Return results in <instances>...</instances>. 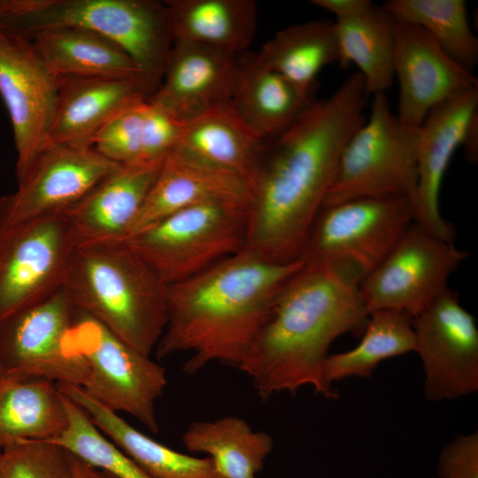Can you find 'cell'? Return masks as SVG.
<instances>
[{
	"label": "cell",
	"instance_id": "obj_6",
	"mask_svg": "<svg viewBox=\"0 0 478 478\" xmlns=\"http://www.w3.org/2000/svg\"><path fill=\"white\" fill-rule=\"evenodd\" d=\"M418 140L419 127L400 121L386 94L374 95L368 120L341 152L322 206L361 198H408L413 204Z\"/></svg>",
	"mask_w": 478,
	"mask_h": 478
},
{
	"label": "cell",
	"instance_id": "obj_40",
	"mask_svg": "<svg viewBox=\"0 0 478 478\" xmlns=\"http://www.w3.org/2000/svg\"><path fill=\"white\" fill-rule=\"evenodd\" d=\"M2 379H3V374H2V369H1V366H0V382H1Z\"/></svg>",
	"mask_w": 478,
	"mask_h": 478
},
{
	"label": "cell",
	"instance_id": "obj_23",
	"mask_svg": "<svg viewBox=\"0 0 478 478\" xmlns=\"http://www.w3.org/2000/svg\"><path fill=\"white\" fill-rule=\"evenodd\" d=\"M95 426L153 478H221L210 458L174 451L143 434L81 387L57 383Z\"/></svg>",
	"mask_w": 478,
	"mask_h": 478
},
{
	"label": "cell",
	"instance_id": "obj_35",
	"mask_svg": "<svg viewBox=\"0 0 478 478\" xmlns=\"http://www.w3.org/2000/svg\"><path fill=\"white\" fill-rule=\"evenodd\" d=\"M146 101L139 102L114 117L96 135L93 148L120 164H143L146 158Z\"/></svg>",
	"mask_w": 478,
	"mask_h": 478
},
{
	"label": "cell",
	"instance_id": "obj_39",
	"mask_svg": "<svg viewBox=\"0 0 478 478\" xmlns=\"http://www.w3.org/2000/svg\"><path fill=\"white\" fill-rule=\"evenodd\" d=\"M462 146L466 159L474 163L478 158V118L469 127Z\"/></svg>",
	"mask_w": 478,
	"mask_h": 478
},
{
	"label": "cell",
	"instance_id": "obj_38",
	"mask_svg": "<svg viewBox=\"0 0 478 478\" xmlns=\"http://www.w3.org/2000/svg\"><path fill=\"white\" fill-rule=\"evenodd\" d=\"M72 454V453H71ZM71 478H115L72 454Z\"/></svg>",
	"mask_w": 478,
	"mask_h": 478
},
{
	"label": "cell",
	"instance_id": "obj_26",
	"mask_svg": "<svg viewBox=\"0 0 478 478\" xmlns=\"http://www.w3.org/2000/svg\"><path fill=\"white\" fill-rule=\"evenodd\" d=\"M68 424L64 395L46 379H9L0 382V445L50 441Z\"/></svg>",
	"mask_w": 478,
	"mask_h": 478
},
{
	"label": "cell",
	"instance_id": "obj_33",
	"mask_svg": "<svg viewBox=\"0 0 478 478\" xmlns=\"http://www.w3.org/2000/svg\"><path fill=\"white\" fill-rule=\"evenodd\" d=\"M63 395L68 417L67 427L59 436L47 442L61 446L115 478H153L108 439L82 408L66 394Z\"/></svg>",
	"mask_w": 478,
	"mask_h": 478
},
{
	"label": "cell",
	"instance_id": "obj_36",
	"mask_svg": "<svg viewBox=\"0 0 478 478\" xmlns=\"http://www.w3.org/2000/svg\"><path fill=\"white\" fill-rule=\"evenodd\" d=\"M439 478H478V432L459 434L441 451Z\"/></svg>",
	"mask_w": 478,
	"mask_h": 478
},
{
	"label": "cell",
	"instance_id": "obj_27",
	"mask_svg": "<svg viewBox=\"0 0 478 478\" xmlns=\"http://www.w3.org/2000/svg\"><path fill=\"white\" fill-rule=\"evenodd\" d=\"M181 441L189 451L206 454L221 478H257L274 447L269 434L234 415L191 422Z\"/></svg>",
	"mask_w": 478,
	"mask_h": 478
},
{
	"label": "cell",
	"instance_id": "obj_7",
	"mask_svg": "<svg viewBox=\"0 0 478 478\" xmlns=\"http://www.w3.org/2000/svg\"><path fill=\"white\" fill-rule=\"evenodd\" d=\"M414 222L408 198H361L322 206L309 231L302 259L331 269L358 286Z\"/></svg>",
	"mask_w": 478,
	"mask_h": 478
},
{
	"label": "cell",
	"instance_id": "obj_13",
	"mask_svg": "<svg viewBox=\"0 0 478 478\" xmlns=\"http://www.w3.org/2000/svg\"><path fill=\"white\" fill-rule=\"evenodd\" d=\"M75 313L62 287L0 322L3 378H41L82 387L87 377L83 360L67 358L62 351V340Z\"/></svg>",
	"mask_w": 478,
	"mask_h": 478
},
{
	"label": "cell",
	"instance_id": "obj_3",
	"mask_svg": "<svg viewBox=\"0 0 478 478\" xmlns=\"http://www.w3.org/2000/svg\"><path fill=\"white\" fill-rule=\"evenodd\" d=\"M367 320L357 284L331 269L305 264L282 289L238 368L263 399L295 394L303 386L337 398L324 379L328 349L342 334L365 329Z\"/></svg>",
	"mask_w": 478,
	"mask_h": 478
},
{
	"label": "cell",
	"instance_id": "obj_15",
	"mask_svg": "<svg viewBox=\"0 0 478 478\" xmlns=\"http://www.w3.org/2000/svg\"><path fill=\"white\" fill-rule=\"evenodd\" d=\"M120 166L93 147L51 145L38 157L17 189L0 197V231L65 213Z\"/></svg>",
	"mask_w": 478,
	"mask_h": 478
},
{
	"label": "cell",
	"instance_id": "obj_12",
	"mask_svg": "<svg viewBox=\"0 0 478 478\" xmlns=\"http://www.w3.org/2000/svg\"><path fill=\"white\" fill-rule=\"evenodd\" d=\"M58 91L59 78L47 67L32 41L0 32V96L13 130L17 184L51 146Z\"/></svg>",
	"mask_w": 478,
	"mask_h": 478
},
{
	"label": "cell",
	"instance_id": "obj_18",
	"mask_svg": "<svg viewBox=\"0 0 478 478\" xmlns=\"http://www.w3.org/2000/svg\"><path fill=\"white\" fill-rule=\"evenodd\" d=\"M237 56L189 42H173L162 81L148 100L183 123L231 101Z\"/></svg>",
	"mask_w": 478,
	"mask_h": 478
},
{
	"label": "cell",
	"instance_id": "obj_31",
	"mask_svg": "<svg viewBox=\"0 0 478 478\" xmlns=\"http://www.w3.org/2000/svg\"><path fill=\"white\" fill-rule=\"evenodd\" d=\"M364 330L355 348L327 357L323 373L328 384L348 377L367 378L382 360L415 351L412 317L406 312H371Z\"/></svg>",
	"mask_w": 478,
	"mask_h": 478
},
{
	"label": "cell",
	"instance_id": "obj_2",
	"mask_svg": "<svg viewBox=\"0 0 478 478\" xmlns=\"http://www.w3.org/2000/svg\"><path fill=\"white\" fill-rule=\"evenodd\" d=\"M304 266L303 259L277 263L243 248L167 285V320L157 358L189 352L183 366L189 374L214 362L238 367L282 289Z\"/></svg>",
	"mask_w": 478,
	"mask_h": 478
},
{
	"label": "cell",
	"instance_id": "obj_30",
	"mask_svg": "<svg viewBox=\"0 0 478 478\" xmlns=\"http://www.w3.org/2000/svg\"><path fill=\"white\" fill-rule=\"evenodd\" d=\"M266 67L305 90H313L317 74L340 59L335 23L313 20L278 31L256 54Z\"/></svg>",
	"mask_w": 478,
	"mask_h": 478
},
{
	"label": "cell",
	"instance_id": "obj_8",
	"mask_svg": "<svg viewBox=\"0 0 478 478\" xmlns=\"http://www.w3.org/2000/svg\"><path fill=\"white\" fill-rule=\"evenodd\" d=\"M62 351L67 358L83 360L87 377L81 388L89 396L158 433L156 404L167 384L162 366L78 310L62 340Z\"/></svg>",
	"mask_w": 478,
	"mask_h": 478
},
{
	"label": "cell",
	"instance_id": "obj_37",
	"mask_svg": "<svg viewBox=\"0 0 478 478\" xmlns=\"http://www.w3.org/2000/svg\"><path fill=\"white\" fill-rule=\"evenodd\" d=\"M311 3L331 12L336 19L361 14L374 5L369 0H312Z\"/></svg>",
	"mask_w": 478,
	"mask_h": 478
},
{
	"label": "cell",
	"instance_id": "obj_25",
	"mask_svg": "<svg viewBox=\"0 0 478 478\" xmlns=\"http://www.w3.org/2000/svg\"><path fill=\"white\" fill-rule=\"evenodd\" d=\"M31 41L47 67L58 78H143L129 55L98 33L61 27L40 32Z\"/></svg>",
	"mask_w": 478,
	"mask_h": 478
},
{
	"label": "cell",
	"instance_id": "obj_16",
	"mask_svg": "<svg viewBox=\"0 0 478 478\" xmlns=\"http://www.w3.org/2000/svg\"><path fill=\"white\" fill-rule=\"evenodd\" d=\"M394 76L399 85L397 117L420 127L436 106L478 88L471 71L450 58L420 27L396 21Z\"/></svg>",
	"mask_w": 478,
	"mask_h": 478
},
{
	"label": "cell",
	"instance_id": "obj_9",
	"mask_svg": "<svg viewBox=\"0 0 478 478\" xmlns=\"http://www.w3.org/2000/svg\"><path fill=\"white\" fill-rule=\"evenodd\" d=\"M246 230V200H220L170 214L127 242L170 285L243 250Z\"/></svg>",
	"mask_w": 478,
	"mask_h": 478
},
{
	"label": "cell",
	"instance_id": "obj_4",
	"mask_svg": "<svg viewBox=\"0 0 478 478\" xmlns=\"http://www.w3.org/2000/svg\"><path fill=\"white\" fill-rule=\"evenodd\" d=\"M73 307L150 356L167 320V284L127 241L77 245L63 285Z\"/></svg>",
	"mask_w": 478,
	"mask_h": 478
},
{
	"label": "cell",
	"instance_id": "obj_34",
	"mask_svg": "<svg viewBox=\"0 0 478 478\" xmlns=\"http://www.w3.org/2000/svg\"><path fill=\"white\" fill-rule=\"evenodd\" d=\"M72 454L47 441L0 445V478H71Z\"/></svg>",
	"mask_w": 478,
	"mask_h": 478
},
{
	"label": "cell",
	"instance_id": "obj_20",
	"mask_svg": "<svg viewBox=\"0 0 478 478\" xmlns=\"http://www.w3.org/2000/svg\"><path fill=\"white\" fill-rule=\"evenodd\" d=\"M150 96L142 77H59L51 145L91 148L97 133L110 120Z\"/></svg>",
	"mask_w": 478,
	"mask_h": 478
},
{
	"label": "cell",
	"instance_id": "obj_17",
	"mask_svg": "<svg viewBox=\"0 0 478 478\" xmlns=\"http://www.w3.org/2000/svg\"><path fill=\"white\" fill-rule=\"evenodd\" d=\"M477 118L478 88L434 108L419 127L414 221L450 242L454 230L440 213L441 184L451 157Z\"/></svg>",
	"mask_w": 478,
	"mask_h": 478
},
{
	"label": "cell",
	"instance_id": "obj_24",
	"mask_svg": "<svg viewBox=\"0 0 478 478\" xmlns=\"http://www.w3.org/2000/svg\"><path fill=\"white\" fill-rule=\"evenodd\" d=\"M165 4L173 42L239 55L252 41L257 19L252 0H169Z\"/></svg>",
	"mask_w": 478,
	"mask_h": 478
},
{
	"label": "cell",
	"instance_id": "obj_14",
	"mask_svg": "<svg viewBox=\"0 0 478 478\" xmlns=\"http://www.w3.org/2000/svg\"><path fill=\"white\" fill-rule=\"evenodd\" d=\"M415 351L430 401L454 399L478 389V328L474 317L446 287L412 318Z\"/></svg>",
	"mask_w": 478,
	"mask_h": 478
},
{
	"label": "cell",
	"instance_id": "obj_10",
	"mask_svg": "<svg viewBox=\"0 0 478 478\" xmlns=\"http://www.w3.org/2000/svg\"><path fill=\"white\" fill-rule=\"evenodd\" d=\"M76 247L64 213L0 231V322L61 289Z\"/></svg>",
	"mask_w": 478,
	"mask_h": 478
},
{
	"label": "cell",
	"instance_id": "obj_22",
	"mask_svg": "<svg viewBox=\"0 0 478 478\" xmlns=\"http://www.w3.org/2000/svg\"><path fill=\"white\" fill-rule=\"evenodd\" d=\"M313 102L312 91L298 87L269 69L257 55L243 52L237 56L230 104L263 141L286 131Z\"/></svg>",
	"mask_w": 478,
	"mask_h": 478
},
{
	"label": "cell",
	"instance_id": "obj_5",
	"mask_svg": "<svg viewBox=\"0 0 478 478\" xmlns=\"http://www.w3.org/2000/svg\"><path fill=\"white\" fill-rule=\"evenodd\" d=\"M98 33L119 44L153 94L173 42L167 7L153 0H0V32L31 40L54 28Z\"/></svg>",
	"mask_w": 478,
	"mask_h": 478
},
{
	"label": "cell",
	"instance_id": "obj_28",
	"mask_svg": "<svg viewBox=\"0 0 478 478\" xmlns=\"http://www.w3.org/2000/svg\"><path fill=\"white\" fill-rule=\"evenodd\" d=\"M339 65L351 63L359 69L366 95L385 93L394 79L396 20L382 8L336 19Z\"/></svg>",
	"mask_w": 478,
	"mask_h": 478
},
{
	"label": "cell",
	"instance_id": "obj_29",
	"mask_svg": "<svg viewBox=\"0 0 478 478\" xmlns=\"http://www.w3.org/2000/svg\"><path fill=\"white\" fill-rule=\"evenodd\" d=\"M265 143L241 120L228 103L186 123L179 144L236 173L247 184Z\"/></svg>",
	"mask_w": 478,
	"mask_h": 478
},
{
	"label": "cell",
	"instance_id": "obj_21",
	"mask_svg": "<svg viewBox=\"0 0 478 478\" xmlns=\"http://www.w3.org/2000/svg\"><path fill=\"white\" fill-rule=\"evenodd\" d=\"M163 160L120 165L67 210L77 245L127 241Z\"/></svg>",
	"mask_w": 478,
	"mask_h": 478
},
{
	"label": "cell",
	"instance_id": "obj_11",
	"mask_svg": "<svg viewBox=\"0 0 478 478\" xmlns=\"http://www.w3.org/2000/svg\"><path fill=\"white\" fill-rule=\"evenodd\" d=\"M467 258L453 242L414 221L358 285L367 313L389 309L415 317L448 287V278Z\"/></svg>",
	"mask_w": 478,
	"mask_h": 478
},
{
	"label": "cell",
	"instance_id": "obj_19",
	"mask_svg": "<svg viewBox=\"0 0 478 478\" xmlns=\"http://www.w3.org/2000/svg\"><path fill=\"white\" fill-rule=\"evenodd\" d=\"M220 200H247L246 181L178 144L164 158L129 237L182 209Z\"/></svg>",
	"mask_w": 478,
	"mask_h": 478
},
{
	"label": "cell",
	"instance_id": "obj_32",
	"mask_svg": "<svg viewBox=\"0 0 478 478\" xmlns=\"http://www.w3.org/2000/svg\"><path fill=\"white\" fill-rule=\"evenodd\" d=\"M382 8L399 22L422 28L455 62L471 71L478 62L464 0H389Z\"/></svg>",
	"mask_w": 478,
	"mask_h": 478
},
{
	"label": "cell",
	"instance_id": "obj_1",
	"mask_svg": "<svg viewBox=\"0 0 478 478\" xmlns=\"http://www.w3.org/2000/svg\"><path fill=\"white\" fill-rule=\"evenodd\" d=\"M366 96L362 75L352 73L265 143L247 181L245 249L277 263L302 259L341 152L366 120Z\"/></svg>",
	"mask_w": 478,
	"mask_h": 478
}]
</instances>
